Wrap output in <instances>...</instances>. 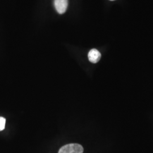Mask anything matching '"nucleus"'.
<instances>
[{
	"mask_svg": "<svg viewBox=\"0 0 153 153\" xmlns=\"http://www.w3.org/2000/svg\"><path fill=\"white\" fill-rule=\"evenodd\" d=\"M83 148L78 143H70L62 146L59 153H83Z\"/></svg>",
	"mask_w": 153,
	"mask_h": 153,
	"instance_id": "obj_1",
	"label": "nucleus"
},
{
	"mask_svg": "<svg viewBox=\"0 0 153 153\" xmlns=\"http://www.w3.org/2000/svg\"><path fill=\"white\" fill-rule=\"evenodd\" d=\"M68 6V0H54L55 9L60 14H62L66 11Z\"/></svg>",
	"mask_w": 153,
	"mask_h": 153,
	"instance_id": "obj_2",
	"label": "nucleus"
},
{
	"mask_svg": "<svg viewBox=\"0 0 153 153\" xmlns=\"http://www.w3.org/2000/svg\"><path fill=\"white\" fill-rule=\"evenodd\" d=\"M88 58L91 62L95 64L100 60L101 58V54L97 49H91L88 53Z\"/></svg>",
	"mask_w": 153,
	"mask_h": 153,
	"instance_id": "obj_3",
	"label": "nucleus"
},
{
	"mask_svg": "<svg viewBox=\"0 0 153 153\" xmlns=\"http://www.w3.org/2000/svg\"><path fill=\"white\" fill-rule=\"evenodd\" d=\"M5 119L2 117H0V131H2L5 129Z\"/></svg>",
	"mask_w": 153,
	"mask_h": 153,
	"instance_id": "obj_4",
	"label": "nucleus"
},
{
	"mask_svg": "<svg viewBox=\"0 0 153 153\" xmlns=\"http://www.w3.org/2000/svg\"><path fill=\"white\" fill-rule=\"evenodd\" d=\"M110 1H115V0H110Z\"/></svg>",
	"mask_w": 153,
	"mask_h": 153,
	"instance_id": "obj_5",
	"label": "nucleus"
}]
</instances>
